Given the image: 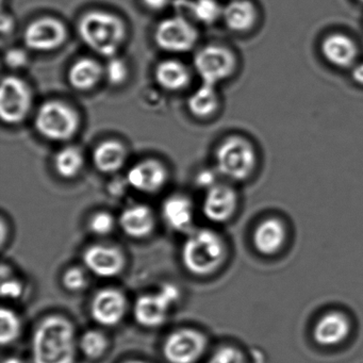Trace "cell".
Returning a JSON list of instances; mask_svg holds the SVG:
<instances>
[{
  "instance_id": "e0dca14e",
  "label": "cell",
  "mask_w": 363,
  "mask_h": 363,
  "mask_svg": "<svg viewBox=\"0 0 363 363\" xmlns=\"http://www.w3.org/2000/svg\"><path fill=\"white\" fill-rule=\"evenodd\" d=\"M155 82L167 92H180L188 88L192 75L190 69L177 59H164L155 67Z\"/></svg>"
},
{
  "instance_id": "d590c367",
  "label": "cell",
  "mask_w": 363,
  "mask_h": 363,
  "mask_svg": "<svg viewBox=\"0 0 363 363\" xmlns=\"http://www.w3.org/2000/svg\"><path fill=\"white\" fill-rule=\"evenodd\" d=\"M218 176L220 175L216 169H203L197 173L195 182H196L197 186L207 191L220 182H218Z\"/></svg>"
},
{
  "instance_id": "7a4b0ae2",
  "label": "cell",
  "mask_w": 363,
  "mask_h": 363,
  "mask_svg": "<svg viewBox=\"0 0 363 363\" xmlns=\"http://www.w3.org/2000/svg\"><path fill=\"white\" fill-rule=\"evenodd\" d=\"M78 35L89 50L109 59L118 56L124 45L127 39V26L116 14L93 10L80 18Z\"/></svg>"
},
{
  "instance_id": "4316f807",
  "label": "cell",
  "mask_w": 363,
  "mask_h": 363,
  "mask_svg": "<svg viewBox=\"0 0 363 363\" xmlns=\"http://www.w3.org/2000/svg\"><path fill=\"white\" fill-rule=\"evenodd\" d=\"M84 167V152L77 146H65L54 157V169L63 179H74Z\"/></svg>"
},
{
  "instance_id": "b9f144b4",
  "label": "cell",
  "mask_w": 363,
  "mask_h": 363,
  "mask_svg": "<svg viewBox=\"0 0 363 363\" xmlns=\"http://www.w3.org/2000/svg\"><path fill=\"white\" fill-rule=\"evenodd\" d=\"M358 1H360V3H363V0H358Z\"/></svg>"
},
{
  "instance_id": "f1b7e54d",
  "label": "cell",
  "mask_w": 363,
  "mask_h": 363,
  "mask_svg": "<svg viewBox=\"0 0 363 363\" xmlns=\"http://www.w3.org/2000/svg\"><path fill=\"white\" fill-rule=\"evenodd\" d=\"M108 339L105 333L99 330H89L80 337L79 347L84 356L90 359H97L108 350Z\"/></svg>"
},
{
  "instance_id": "4dcf8cb0",
  "label": "cell",
  "mask_w": 363,
  "mask_h": 363,
  "mask_svg": "<svg viewBox=\"0 0 363 363\" xmlns=\"http://www.w3.org/2000/svg\"><path fill=\"white\" fill-rule=\"evenodd\" d=\"M116 218L108 211H97L89 220L91 233L99 237L110 235L116 228Z\"/></svg>"
},
{
  "instance_id": "8d00e7d4",
  "label": "cell",
  "mask_w": 363,
  "mask_h": 363,
  "mask_svg": "<svg viewBox=\"0 0 363 363\" xmlns=\"http://www.w3.org/2000/svg\"><path fill=\"white\" fill-rule=\"evenodd\" d=\"M14 29H16L14 18L10 14L4 12L1 16V37H3V40L11 37L13 35Z\"/></svg>"
},
{
  "instance_id": "4fadbf2b",
  "label": "cell",
  "mask_w": 363,
  "mask_h": 363,
  "mask_svg": "<svg viewBox=\"0 0 363 363\" xmlns=\"http://www.w3.org/2000/svg\"><path fill=\"white\" fill-rule=\"evenodd\" d=\"M90 310L97 324L105 327L116 326L126 314V296L118 289H103L93 297Z\"/></svg>"
},
{
  "instance_id": "e575fe53",
  "label": "cell",
  "mask_w": 363,
  "mask_h": 363,
  "mask_svg": "<svg viewBox=\"0 0 363 363\" xmlns=\"http://www.w3.org/2000/svg\"><path fill=\"white\" fill-rule=\"evenodd\" d=\"M1 281V296L4 298L8 299H18L22 296L23 291H24V286L20 280L16 278L9 276V277L4 278Z\"/></svg>"
},
{
  "instance_id": "44dd1931",
  "label": "cell",
  "mask_w": 363,
  "mask_h": 363,
  "mask_svg": "<svg viewBox=\"0 0 363 363\" xmlns=\"http://www.w3.org/2000/svg\"><path fill=\"white\" fill-rule=\"evenodd\" d=\"M162 218L169 228L176 231H188L193 224L194 207L189 197L172 195L163 203Z\"/></svg>"
},
{
  "instance_id": "60d3db41",
  "label": "cell",
  "mask_w": 363,
  "mask_h": 363,
  "mask_svg": "<svg viewBox=\"0 0 363 363\" xmlns=\"http://www.w3.org/2000/svg\"><path fill=\"white\" fill-rule=\"evenodd\" d=\"M125 363H147V362H144V361H140V360H130V361H127V362H125Z\"/></svg>"
},
{
  "instance_id": "ffe728a7",
  "label": "cell",
  "mask_w": 363,
  "mask_h": 363,
  "mask_svg": "<svg viewBox=\"0 0 363 363\" xmlns=\"http://www.w3.org/2000/svg\"><path fill=\"white\" fill-rule=\"evenodd\" d=\"M320 50L330 65L342 69L354 67L358 54L354 42L341 33H333L325 38Z\"/></svg>"
},
{
  "instance_id": "f546056e",
  "label": "cell",
  "mask_w": 363,
  "mask_h": 363,
  "mask_svg": "<svg viewBox=\"0 0 363 363\" xmlns=\"http://www.w3.org/2000/svg\"><path fill=\"white\" fill-rule=\"evenodd\" d=\"M129 65L120 56H114L107 59V63L104 65V79L112 86H123L128 80Z\"/></svg>"
},
{
  "instance_id": "ac0fdd59",
  "label": "cell",
  "mask_w": 363,
  "mask_h": 363,
  "mask_svg": "<svg viewBox=\"0 0 363 363\" xmlns=\"http://www.w3.org/2000/svg\"><path fill=\"white\" fill-rule=\"evenodd\" d=\"M104 79V65L99 60L84 57L76 60L67 72V82L74 90L89 92Z\"/></svg>"
},
{
  "instance_id": "1f68e13d",
  "label": "cell",
  "mask_w": 363,
  "mask_h": 363,
  "mask_svg": "<svg viewBox=\"0 0 363 363\" xmlns=\"http://www.w3.org/2000/svg\"><path fill=\"white\" fill-rule=\"evenodd\" d=\"M62 284L71 292H79L86 288L88 277L82 267H73L67 269L62 276Z\"/></svg>"
},
{
  "instance_id": "cb8c5ba5",
  "label": "cell",
  "mask_w": 363,
  "mask_h": 363,
  "mask_svg": "<svg viewBox=\"0 0 363 363\" xmlns=\"http://www.w3.org/2000/svg\"><path fill=\"white\" fill-rule=\"evenodd\" d=\"M284 240L286 228L277 218H267L263 220L255 231V246L261 254H276L281 248Z\"/></svg>"
},
{
  "instance_id": "d6986e66",
  "label": "cell",
  "mask_w": 363,
  "mask_h": 363,
  "mask_svg": "<svg viewBox=\"0 0 363 363\" xmlns=\"http://www.w3.org/2000/svg\"><path fill=\"white\" fill-rule=\"evenodd\" d=\"M127 159L128 150L126 145L118 140H105L93 150L92 160L95 169L107 175H112L123 169Z\"/></svg>"
},
{
  "instance_id": "9a60e30c",
  "label": "cell",
  "mask_w": 363,
  "mask_h": 363,
  "mask_svg": "<svg viewBox=\"0 0 363 363\" xmlns=\"http://www.w3.org/2000/svg\"><path fill=\"white\" fill-rule=\"evenodd\" d=\"M86 269L101 278L118 276L125 267V257L118 248L109 245L90 246L84 254Z\"/></svg>"
},
{
  "instance_id": "d4e9b609",
  "label": "cell",
  "mask_w": 363,
  "mask_h": 363,
  "mask_svg": "<svg viewBox=\"0 0 363 363\" xmlns=\"http://www.w3.org/2000/svg\"><path fill=\"white\" fill-rule=\"evenodd\" d=\"M176 7L188 13L186 18L203 25H213L222 20L223 8L218 0H178Z\"/></svg>"
},
{
  "instance_id": "2e32d148",
  "label": "cell",
  "mask_w": 363,
  "mask_h": 363,
  "mask_svg": "<svg viewBox=\"0 0 363 363\" xmlns=\"http://www.w3.org/2000/svg\"><path fill=\"white\" fill-rule=\"evenodd\" d=\"M118 224L128 237L144 239L154 231L156 218L148 206L135 203L123 210Z\"/></svg>"
},
{
  "instance_id": "30bf717a",
  "label": "cell",
  "mask_w": 363,
  "mask_h": 363,
  "mask_svg": "<svg viewBox=\"0 0 363 363\" xmlns=\"http://www.w3.org/2000/svg\"><path fill=\"white\" fill-rule=\"evenodd\" d=\"M69 31L62 21L52 16L37 18L23 33L25 48L35 52H52L65 45Z\"/></svg>"
},
{
  "instance_id": "5bb4252c",
  "label": "cell",
  "mask_w": 363,
  "mask_h": 363,
  "mask_svg": "<svg viewBox=\"0 0 363 363\" xmlns=\"http://www.w3.org/2000/svg\"><path fill=\"white\" fill-rule=\"evenodd\" d=\"M238 207V195L233 188L218 182L206 191L201 210L210 222L222 224L233 218Z\"/></svg>"
},
{
  "instance_id": "8fae6325",
  "label": "cell",
  "mask_w": 363,
  "mask_h": 363,
  "mask_svg": "<svg viewBox=\"0 0 363 363\" xmlns=\"http://www.w3.org/2000/svg\"><path fill=\"white\" fill-rule=\"evenodd\" d=\"M207 348V337L193 328H182L167 335L163 356L169 363H195Z\"/></svg>"
},
{
  "instance_id": "7402d4cb",
  "label": "cell",
  "mask_w": 363,
  "mask_h": 363,
  "mask_svg": "<svg viewBox=\"0 0 363 363\" xmlns=\"http://www.w3.org/2000/svg\"><path fill=\"white\" fill-rule=\"evenodd\" d=\"M350 325L347 318L340 312H330L323 316L314 327L313 335L320 345L333 346L347 337Z\"/></svg>"
},
{
  "instance_id": "83f0119b",
  "label": "cell",
  "mask_w": 363,
  "mask_h": 363,
  "mask_svg": "<svg viewBox=\"0 0 363 363\" xmlns=\"http://www.w3.org/2000/svg\"><path fill=\"white\" fill-rule=\"evenodd\" d=\"M21 329L20 318L13 310L5 307L0 310V341L3 346L13 343L20 337Z\"/></svg>"
},
{
  "instance_id": "7c38bea8",
  "label": "cell",
  "mask_w": 363,
  "mask_h": 363,
  "mask_svg": "<svg viewBox=\"0 0 363 363\" xmlns=\"http://www.w3.org/2000/svg\"><path fill=\"white\" fill-rule=\"evenodd\" d=\"M169 182V171L157 159H144L133 164L127 173L129 186L144 194L160 192Z\"/></svg>"
},
{
  "instance_id": "277c9868",
  "label": "cell",
  "mask_w": 363,
  "mask_h": 363,
  "mask_svg": "<svg viewBox=\"0 0 363 363\" xmlns=\"http://www.w3.org/2000/svg\"><path fill=\"white\" fill-rule=\"evenodd\" d=\"M33 122L37 133L48 141L67 142L77 135L80 116L72 106L52 99L40 105Z\"/></svg>"
},
{
  "instance_id": "3957f363",
  "label": "cell",
  "mask_w": 363,
  "mask_h": 363,
  "mask_svg": "<svg viewBox=\"0 0 363 363\" xmlns=\"http://www.w3.org/2000/svg\"><path fill=\"white\" fill-rule=\"evenodd\" d=\"M226 247L220 235L210 229L189 233L182 245V260L189 273L199 277L211 275L220 269Z\"/></svg>"
},
{
  "instance_id": "6da1fadb",
  "label": "cell",
  "mask_w": 363,
  "mask_h": 363,
  "mask_svg": "<svg viewBox=\"0 0 363 363\" xmlns=\"http://www.w3.org/2000/svg\"><path fill=\"white\" fill-rule=\"evenodd\" d=\"M76 346L75 328L71 320L60 315L48 316L33 333V362L74 363Z\"/></svg>"
},
{
  "instance_id": "836d02e7",
  "label": "cell",
  "mask_w": 363,
  "mask_h": 363,
  "mask_svg": "<svg viewBox=\"0 0 363 363\" xmlns=\"http://www.w3.org/2000/svg\"><path fill=\"white\" fill-rule=\"evenodd\" d=\"M207 363H245V358L242 352L233 346H224L218 348Z\"/></svg>"
},
{
  "instance_id": "484cf974",
  "label": "cell",
  "mask_w": 363,
  "mask_h": 363,
  "mask_svg": "<svg viewBox=\"0 0 363 363\" xmlns=\"http://www.w3.org/2000/svg\"><path fill=\"white\" fill-rule=\"evenodd\" d=\"M188 110L194 118H210L218 111L220 97L216 86L201 84L188 99Z\"/></svg>"
},
{
  "instance_id": "8992f818",
  "label": "cell",
  "mask_w": 363,
  "mask_h": 363,
  "mask_svg": "<svg viewBox=\"0 0 363 363\" xmlns=\"http://www.w3.org/2000/svg\"><path fill=\"white\" fill-rule=\"evenodd\" d=\"M199 39V30L192 21L180 14L161 21L154 33L157 48L167 54L190 52L194 50Z\"/></svg>"
},
{
  "instance_id": "9c48e42d",
  "label": "cell",
  "mask_w": 363,
  "mask_h": 363,
  "mask_svg": "<svg viewBox=\"0 0 363 363\" xmlns=\"http://www.w3.org/2000/svg\"><path fill=\"white\" fill-rule=\"evenodd\" d=\"M193 65L201 84L216 86L233 75L237 60L228 48L207 45L196 52Z\"/></svg>"
},
{
  "instance_id": "74e56055",
  "label": "cell",
  "mask_w": 363,
  "mask_h": 363,
  "mask_svg": "<svg viewBox=\"0 0 363 363\" xmlns=\"http://www.w3.org/2000/svg\"><path fill=\"white\" fill-rule=\"evenodd\" d=\"M171 3V0H143V4L147 9L152 11H161L165 9Z\"/></svg>"
},
{
  "instance_id": "ab89813d",
  "label": "cell",
  "mask_w": 363,
  "mask_h": 363,
  "mask_svg": "<svg viewBox=\"0 0 363 363\" xmlns=\"http://www.w3.org/2000/svg\"><path fill=\"white\" fill-rule=\"evenodd\" d=\"M3 363H25L22 359L16 358V357H9V358L5 359Z\"/></svg>"
},
{
  "instance_id": "52a82bcc",
  "label": "cell",
  "mask_w": 363,
  "mask_h": 363,
  "mask_svg": "<svg viewBox=\"0 0 363 363\" xmlns=\"http://www.w3.org/2000/svg\"><path fill=\"white\" fill-rule=\"evenodd\" d=\"M179 297V289L173 284H162L156 292L141 295L133 307L135 320L145 328L160 327L167 320Z\"/></svg>"
},
{
  "instance_id": "603a6c76",
  "label": "cell",
  "mask_w": 363,
  "mask_h": 363,
  "mask_svg": "<svg viewBox=\"0 0 363 363\" xmlns=\"http://www.w3.org/2000/svg\"><path fill=\"white\" fill-rule=\"evenodd\" d=\"M223 22L233 33H245L256 24L257 10L250 0H231L223 8Z\"/></svg>"
},
{
  "instance_id": "f35d334b",
  "label": "cell",
  "mask_w": 363,
  "mask_h": 363,
  "mask_svg": "<svg viewBox=\"0 0 363 363\" xmlns=\"http://www.w3.org/2000/svg\"><path fill=\"white\" fill-rule=\"evenodd\" d=\"M352 77L358 84L363 86V62L354 65L352 71Z\"/></svg>"
},
{
  "instance_id": "ba28073f",
  "label": "cell",
  "mask_w": 363,
  "mask_h": 363,
  "mask_svg": "<svg viewBox=\"0 0 363 363\" xmlns=\"http://www.w3.org/2000/svg\"><path fill=\"white\" fill-rule=\"evenodd\" d=\"M33 106L29 84L16 75L3 78L0 88V116L5 124L20 125L28 118Z\"/></svg>"
},
{
  "instance_id": "5b68a950",
  "label": "cell",
  "mask_w": 363,
  "mask_h": 363,
  "mask_svg": "<svg viewBox=\"0 0 363 363\" xmlns=\"http://www.w3.org/2000/svg\"><path fill=\"white\" fill-rule=\"evenodd\" d=\"M216 169L222 177L233 182L247 179L255 167L257 157L254 146L244 138H227L216 148Z\"/></svg>"
},
{
  "instance_id": "d6a6232c",
  "label": "cell",
  "mask_w": 363,
  "mask_h": 363,
  "mask_svg": "<svg viewBox=\"0 0 363 363\" xmlns=\"http://www.w3.org/2000/svg\"><path fill=\"white\" fill-rule=\"evenodd\" d=\"M27 48H11L4 55V62L8 69L20 71L29 65V54Z\"/></svg>"
}]
</instances>
